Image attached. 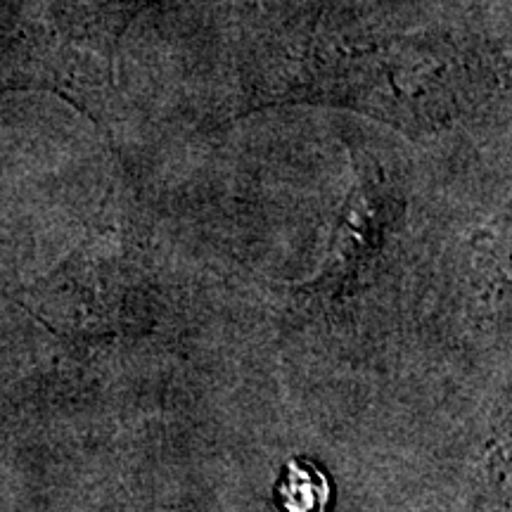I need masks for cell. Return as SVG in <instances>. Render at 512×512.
<instances>
[{
  "label": "cell",
  "mask_w": 512,
  "mask_h": 512,
  "mask_svg": "<svg viewBox=\"0 0 512 512\" xmlns=\"http://www.w3.org/2000/svg\"><path fill=\"white\" fill-rule=\"evenodd\" d=\"M280 494L290 503L292 512H318L328 501V482L316 467L297 460V463H290Z\"/></svg>",
  "instance_id": "6da1fadb"
}]
</instances>
